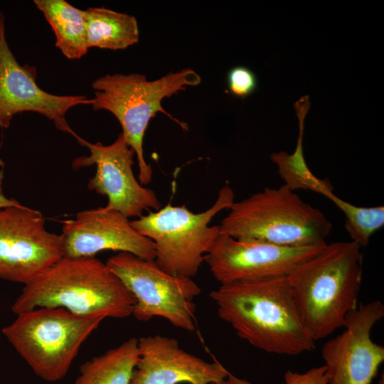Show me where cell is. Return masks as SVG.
I'll return each mask as SVG.
<instances>
[{
    "label": "cell",
    "mask_w": 384,
    "mask_h": 384,
    "mask_svg": "<svg viewBox=\"0 0 384 384\" xmlns=\"http://www.w3.org/2000/svg\"><path fill=\"white\" fill-rule=\"evenodd\" d=\"M61 235L65 257H95L113 250L156 258L154 242L136 230L127 217L106 206L80 212L75 219L64 221Z\"/></svg>",
    "instance_id": "5bb4252c"
},
{
    "label": "cell",
    "mask_w": 384,
    "mask_h": 384,
    "mask_svg": "<svg viewBox=\"0 0 384 384\" xmlns=\"http://www.w3.org/2000/svg\"><path fill=\"white\" fill-rule=\"evenodd\" d=\"M228 379L232 384H252L249 381L239 378L230 373ZM284 384H327L328 376L325 366L310 368L300 373L290 370L284 375Z\"/></svg>",
    "instance_id": "44dd1931"
},
{
    "label": "cell",
    "mask_w": 384,
    "mask_h": 384,
    "mask_svg": "<svg viewBox=\"0 0 384 384\" xmlns=\"http://www.w3.org/2000/svg\"><path fill=\"white\" fill-rule=\"evenodd\" d=\"M219 225L220 233L284 247L326 242L332 224L318 208L304 202L285 184L265 188L234 202Z\"/></svg>",
    "instance_id": "277c9868"
},
{
    "label": "cell",
    "mask_w": 384,
    "mask_h": 384,
    "mask_svg": "<svg viewBox=\"0 0 384 384\" xmlns=\"http://www.w3.org/2000/svg\"><path fill=\"white\" fill-rule=\"evenodd\" d=\"M135 299L107 265L95 257H63L29 284L14 301L18 314L36 308H63L83 316L124 319Z\"/></svg>",
    "instance_id": "3957f363"
},
{
    "label": "cell",
    "mask_w": 384,
    "mask_h": 384,
    "mask_svg": "<svg viewBox=\"0 0 384 384\" xmlns=\"http://www.w3.org/2000/svg\"><path fill=\"white\" fill-rule=\"evenodd\" d=\"M35 70L18 63L6 39L4 14L0 11V127L8 128L13 117L35 112L51 120L64 132L75 134L66 120L68 111L79 105H91L83 95H57L45 92L36 82Z\"/></svg>",
    "instance_id": "4fadbf2b"
},
{
    "label": "cell",
    "mask_w": 384,
    "mask_h": 384,
    "mask_svg": "<svg viewBox=\"0 0 384 384\" xmlns=\"http://www.w3.org/2000/svg\"><path fill=\"white\" fill-rule=\"evenodd\" d=\"M218 384H232L230 383V381L227 378L226 380H225L224 381L221 382L220 383H218Z\"/></svg>",
    "instance_id": "603a6c76"
},
{
    "label": "cell",
    "mask_w": 384,
    "mask_h": 384,
    "mask_svg": "<svg viewBox=\"0 0 384 384\" xmlns=\"http://www.w3.org/2000/svg\"><path fill=\"white\" fill-rule=\"evenodd\" d=\"M106 264L135 299L132 315L139 321L155 316L179 329H196L194 299L201 289L192 278L171 274L154 260L119 252Z\"/></svg>",
    "instance_id": "ba28073f"
},
{
    "label": "cell",
    "mask_w": 384,
    "mask_h": 384,
    "mask_svg": "<svg viewBox=\"0 0 384 384\" xmlns=\"http://www.w3.org/2000/svg\"><path fill=\"white\" fill-rule=\"evenodd\" d=\"M310 105L308 95L302 96L294 104L299 126L297 145L294 152L292 154H288L284 151L273 153L271 159L277 165L279 174L284 184L291 190L294 191L296 189H307L331 198L334 195L331 184L328 180L318 178L311 172L303 154L304 119Z\"/></svg>",
    "instance_id": "d6986e66"
},
{
    "label": "cell",
    "mask_w": 384,
    "mask_h": 384,
    "mask_svg": "<svg viewBox=\"0 0 384 384\" xmlns=\"http://www.w3.org/2000/svg\"><path fill=\"white\" fill-rule=\"evenodd\" d=\"M105 319L40 307L17 314L2 333L36 375L55 382L66 375L83 342Z\"/></svg>",
    "instance_id": "8992f818"
},
{
    "label": "cell",
    "mask_w": 384,
    "mask_h": 384,
    "mask_svg": "<svg viewBox=\"0 0 384 384\" xmlns=\"http://www.w3.org/2000/svg\"><path fill=\"white\" fill-rule=\"evenodd\" d=\"M21 203L13 198H8L0 193V210L6 207L19 206Z\"/></svg>",
    "instance_id": "7402d4cb"
},
{
    "label": "cell",
    "mask_w": 384,
    "mask_h": 384,
    "mask_svg": "<svg viewBox=\"0 0 384 384\" xmlns=\"http://www.w3.org/2000/svg\"><path fill=\"white\" fill-rule=\"evenodd\" d=\"M201 82L198 73L191 68L171 72L155 80H148L138 73L106 75L92 84L95 97L92 108L107 110L119 121L127 143L133 149L139 166V181L146 185L151 181L153 171L144 159L143 140L151 118L158 112L167 115L183 129L187 125L173 117L162 107L161 101L188 86Z\"/></svg>",
    "instance_id": "5b68a950"
},
{
    "label": "cell",
    "mask_w": 384,
    "mask_h": 384,
    "mask_svg": "<svg viewBox=\"0 0 384 384\" xmlns=\"http://www.w3.org/2000/svg\"><path fill=\"white\" fill-rule=\"evenodd\" d=\"M79 144L90 151V155L76 158L74 169L96 165V173L88 183L91 191L106 196V207L129 218H139L146 210H158L161 204L155 192L139 182L133 173V149L120 133L111 144H92L76 137Z\"/></svg>",
    "instance_id": "7c38bea8"
},
{
    "label": "cell",
    "mask_w": 384,
    "mask_h": 384,
    "mask_svg": "<svg viewBox=\"0 0 384 384\" xmlns=\"http://www.w3.org/2000/svg\"><path fill=\"white\" fill-rule=\"evenodd\" d=\"M55 36V46L69 59H79L89 50L86 42L85 10L65 0H35Z\"/></svg>",
    "instance_id": "e0dca14e"
},
{
    "label": "cell",
    "mask_w": 384,
    "mask_h": 384,
    "mask_svg": "<svg viewBox=\"0 0 384 384\" xmlns=\"http://www.w3.org/2000/svg\"><path fill=\"white\" fill-rule=\"evenodd\" d=\"M234 202V191L226 184L213 205L205 211L196 213L186 206L168 203L130 223L154 242V260L159 267L173 275L192 278L220 233L219 225L210 226V221L220 211L230 209Z\"/></svg>",
    "instance_id": "52a82bcc"
},
{
    "label": "cell",
    "mask_w": 384,
    "mask_h": 384,
    "mask_svg": "<svg viewBox=\"0 0 384 384\" xmlns=\"http://www.w3.org/2000/svg\"><path fill=\"white\" fill-rule=\"evenodd\" d=\"M138 351L131 384H218L230 373L218 361L207 362L165 336L141 337Z\"/></svg>",
    "instance_id": "9a60e30c"
},
{
    "label": "cell",
    "mask_w": 384,
    "mask_h": 384,
    "mask_svg": "<svg viewBox=\"0 0 384 384\" xmlns=\"http://www.w3.org/2000/svg\"><path fill=\"white\" fill-rule=\"evenodd\" d=\"M209 296L219 317L260 350L295 356L315 348L297 313L287 277L220 284Z\"/></svg>",
    "instance_id": "6da1fadb"
},
{
    "label": "cell",
    "mask_w": 384,
    "mask_h": 384,
    "mask_svg": "<svg viewBox=\"0 0 384 384\" xmlns=\"http://www.w3.org/2000/svg\"><path fill=\"white\" fill-rule=\"evenodd\" d=\"M378 384H384V376L383 374H382L381 378L378 381Z\"/></svg>",
    "instance_id": "cb8c5ba5"
},
{
    "label": "cell",
    "mask_w": 384,
    "mask_h": 384,
    "mask_svg": "<svg viewBox=\"0 0 384 384\" xmlns=\"http://www.w3.org/2000/svg\"><path fill=\"white\" fill-rule=\"evenodd\" d=\"M227 82L230 92L240 98L251 95L257 87L256 75L248 68L242 65L232 68L228 71Z\"/></svg>",
    "instance_id": "ffe728a7"
},
{
    "label": "cell",
    "mask_w": 384,
    "mask_h": 384,
    "mask_svg": "<svg viewBox=\"0 0 384 384\" xmlns=\"http://www.w3.org/2000/svg\"><path fill=\"white\" fill-rule=\"evenodd\" d=\"M88 49L122 50L138 43L139 31L134 16L103 7L85 10Z\"/></svg>",
    "instance_id": "2e32d148"
},
{
    "label": "cell",
    "mask_w": 384,
    "mask_h": 384,
    "mask_svg": "<svg viewBox=\"0 0 384 384\" xmlns=\"http://www.w3.org/2000/svg\"><path fill=\"white\" fill-rule=\"evenodd\" d=\"M384 316L380 300L358 306L346 316L344 330L321 348L327 384H371L384 361V347L371 338V331Z\"/></svg>",
    "instance_id": "8fae6325"
},
{
    "label": "cell",
    "mask_w": 384,
    "mask_h": 384,
    "mask_svg": "<svg viewBox=\"0 0 384 384\" xmlns=\"http://www.w3.org/2000/svg\"><path fill=\"white\" fill-rule=\"evenodd\" d=\"M64 257L61 234L23 205L0 210V279L26 285Z\"/></svg>",
    "instance_id": "9c48e42d"
},
{
    "label": "cell",
    "mask_w": 384,
    "mask_h": 384,
    "mask_svg": "<svg viewBox=\"0 0 384 384\" xmlns=\"http://www.w3.org/2000/svg\"><path fill=\"white\" fill-rule=\"evenodd\" d=\"M138 359V339L130 338L84 363L74 384H131Z\"/></svg>",
    "instance_id": "ac0fdd59"
},
{
    "label": "cell",
    "mask_w": 384,
    "mask_h": 384,
    "mask_svg": "<svg viewBox=\"0 0 384 384\" xmlns=\"http://www.w3.org/2000/svg\"><path fill=\"white\" fill-rule=\"evenodd\" d=\"M326 242L306 247H284L220 233L204 256L214 278L225 284L240 281L288 277Z\"/></svg>",
    "instance_id": "30bf717a"
},
{
    "label": "cell",
    "mask_w": 384,
    "mask_h": 384,
    "mask_svg": "<svg viewBox=\"0 0 384 384\" xmlns=\"http://www.w3.org/2000/svg\"><path fill=\"white\" fill-rule=\"evenodd\" d=\"M361 248L351 240L326 243L287 277L297 313L314 341L342 328L358 306Z\"/></svg>",
    "instance_id": "7a4b0ae2"
}]
</instances>
